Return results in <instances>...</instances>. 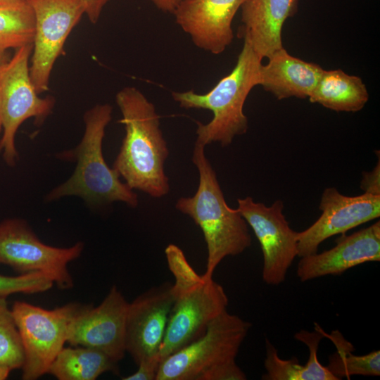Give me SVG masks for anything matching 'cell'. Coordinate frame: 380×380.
<instances>
[{
	"instance_id": "1",
	"label": "cell",
	"mask_w": 380,
	"mask_h": 380,
	"mask_svg": "<svg viewBox=\"0 0 380 380\" xmlns=\"http://www.w3.org/2000/svg\"><path fill=\"white\" fill-rule=\"evenodd\" d=\"M115 101L125 134L113 168L132 189L154 198L166 195L170 185L164 163L169 150L154 105L134 87L119 91Z\"/></svg>"
},
{
	"instance_id": "2",
	"label": "cell",
	"mask_w": 380,
	"mask_h": 380,
	"mask_svg": "<svg viewBox=\"0 0 380 380\" xmlns=\"http://www.w3.org/2000/svg\"><path fill=\"white\" fill-rule=\"evenodd\" d=\"M243 37V47L234 68L208 92H172L173 100L181 108L205 109L213 114L207 124L197 122L195 144L205 146L220 142L222 146H227L236 136L248 130L243 106L252 89L259 85L262 58L255 51L248 37L245 34Z\"/></svg>"
},
{
	"instance_id": "3",
	"label": "cell",
	"mask_w": 380,
	"mask_h": 380,
	"mask_svg": "<svg viewBox=\"0 0 380 380\" xmlns=\"http://www.w3.org/2000/svg\"><path fill=\"white\" fill-rule=\"evenodd\" d=\"M165 253L175 282L173 303L158 353L160 363L201 336L228 305L223 287L213 277L198 274L178 246L170 244Z\"/></svg>"
},
{
	"instance_id": "4",
	"label": "cell",
	"mask_w": 380,
	"mask_h": 380,
	"mask_svg": "<svg viewBox=\"0 0 380 380\" xmlns=\"http://www.w3.org/2000/svg\"><path fill=\"white\" fill-rule=\"evenodd\" d=\"M205 146L195 144L192 161L199 173V184L191 197H182L176 208L189 215L201 228L207 246L206 270L213 277L227 256L242 253L251 245L248 224L239 210L228 206L215 170L205 156Z\"/></svg>"
},
{
	"instance_id": "5",
	"label": "cell",
	"mask_w": 380,
	"mask_h": 380,
	"mask_svg": "<svg viewBox=\"0 0 380 380\" xmlns=\"http://www.w3.org/2000/svg\"><path fill=\"white\" fill-rule=\"evenodd\" d=\"M112 112V106L106 103L96 105L85 113V129L81 141L74 149L60 155V158L76 161L75 171L68 180L49 193L48 201L76 196L91 205L121 201L137 207V194L120 181L119 174L106 164L103 156L102 142Z\"/></svg>"
},
{
	"instance_id": "6",
	"label": "cell",
	"mask_w": 380,
	"mask_h": 380,
	"mask_svg": "<svg viewBox=\"0 0 380 380\" xmlns=\"http://www.w3.org/2000/svg\"><path fill=\"white\" fill-rule=\"evenodd\" d=\"M251 324L227 310L159 365L156 380H245L236 358Z\"/></svg>"
},
{
	"instance_id": "7",
	"label": "cell",
	"mask_w": 380,
	"mask_h": 380,
	"mask_svg": "<svg viewBox=\"0 0 380 380\" xmlns=\"http://www.w3.org/2000/svg\"><path fill=\"white\" fill-rule=\"evenodd\" d=\"M85 305L70 303L46 310L24 301L13 303L11 309L24 353L23 379L35 380L48 372L67 342L71 321Z\"/></svg>"
},
{
	"instance_id": "8",
	"label": "cell",
	"mask_w": 380,
	"mask_h": 380,
	"mask_svg": "<svg viewBox=\"0 0 380 380\" xmlns=\"http://www.w3.org/2000/svg\"><path fill=\"white\" fill-rule=\"evenodd\" d=\"M33 44L16 49L0 71V103L2 136L0 151L9 166L15 165L18 153L15 135L22 123L30 118L42 122L51 112L52 98L39 96L30 75Z\"/></svg>"
},
{
	"instance_id": "9",
	"label": "cell",
	"mask_w": 380,
	"mask_h": 380,
	"mask_svg": "<svg viewBox=\"0 0 380 380\" xmlns=\"http://www.w3.org/2000/svg\"><path fill=\"white\" fill-rule=\"evenodd\" d=\"M83 248L82 242L68 248L46 245L22 219L10 218L0 222V264L20 274L44 273L62 289L72 286L68 265L80 256Z\"/></svg>"
},
{
	"instance_id": "10",
	"label": "cell",
	"mask_w": 380,
	"mask_h": 380,
	"mask_svg": "<svg viewBox=\"0 0 380 380\" xmlns=\"http://www.w3.org/2000/svg\"><path fill=\"white\" fill-rule=\"evenodd\" d=\"M35 22L30 75L39 94L49 90V80L65 41L84 14L80 0H28Z\"/></svg>"
},
{
	"instance_id": "11",
	"label": "cell",
	"mask_w": 380,
	"mask_h": 380,
	"mask_svg": "<svg viewBox=\"0 0 380 380\" xmlns=\"http://www.w3.org/2000/svg\"><path fill=\"white\" fill-rule=\"evenodd\" d=\"M237 210L252 228L263 257L262 277L269 285H279L298 256L297 232L284 213V203L275 201L270 206L255 202L251 196L239 198Z\"/></svg>"
},
{
	"instance_id": "12",
	"label": "cell",
	"mask_w": 380,
	"mask_h": 380,
	"mask_svg": "<svg viewBox=\"0 0 380 380\" xmlns=\"http://www.w3.org/2000/svg\"><path fill=\"white\" fill-rule=\"evenodd\" d=\"M129 303L113 286L99 305L85 307L72 319L67 342L100 350L116 362L125 356V324Z\"/></svg>"
},
{
	"instance_id": "13",
	"label": "cell",
	"mask_w": 380,
	"mask_h": 380,
	"mask_svg": "<svg viewBox=\"0 0 380 380\" xmlns=\"http://www.w3.org/2000/svg\"><path fill=\"white\" fill-rule=\"evenodd\" d=\"M322 214L308 229L297 232L298 256L317 253L319 246L328 238L380 216V196L363 193L349 196L336 188L324 190L319 205Z\"/></svg>"
},
{
	"instance_id": "14",
	"label": "cell",
	"mask_w": 380,
	"mask_h": 380,
	"mask_svg": "<svg viewBox=\"0 0 380 380\" xmlns=\"http://www.w3.org/2000/svg\"><path fill=\"white\" fill-rule=\"evenodd\" d=\"M173 303L172 284H164L129 303L125 324V349L137 365L158 358Z\"/></svg>"
},
{
	"instance_id": "15",
	"label": "cell",
	"mask_w": 380,
	"mask_h": 380,
	"mask_svg": "<svg viewBox=\"0 0 380 380\" xmlns=\"http://www.w3.org/2000/svg\"><path fill=\"white\" fill-rule=\"evenodd\" d=\"M244 1L184 0L172 13L198 48L217 55L232 42V21Z\"/></svg>"
},
{
	"instance_id": "16",
	"label": "cell",
	"mask_w": 380,
	"mask_h": 380,
	"mask_svg": "<svg viewBox=\"0 0 380 380\" xmlns=\"http://www.w3.org/2000/svg\"><path fill=\"white\" fill-rule=\"evenodd\" d=\"M380 260V222L341 236L336 245L321 253L301 257L296 270L301 281L327 275H340L367 262Z\"/></svg>"
},
{
	"instance_id": "17",
	"label": "cell",
	"mask_w": 380,
	"mask_h": 380,
	"mask_svg": "<svg viewBox=\"0 0 380 380\" xmlns=\"http://www.w3.org/2000/svg\"><path fill=\"white\" fill-rule=\"evenodd\" d=\"M298 0H245L241 9L243 34L255 51L268 58L284 48L281 32L285 21L298 11Z\"/></svg>"
},
{
	"instance_id": "18",
	"label": "cell",
	"mask_w": 380,
	"mask_h": 380,
	"mask_svg": "<svg viewBox=\"0 0 380 380\" xmlns=\"http://www.w3.org/2000/svg\"><path fill=\"white\" fill-rule=\"evenodd\" d=\"M323 71L318 64L293 56L282 48L262 64L259 85L279 100L308 99Z\"/></svg>"
},
{
	"instance_id": "19",
	"label": "cell",
	"mask_w": 380,
	"mask_h": 380,
	"mask_svg": "<svg viewBox=\"0 0 380 380\" xmlns=\"http://www.w3.org/2000/svg\"><path fill=\"white\" fill-rule=\"evenodd\" d=\"M315 331L301 330L294 335V338L305 344L310 355L305 365H300L296 357L283 360L279 357L277 349L265 339L266 357L264 362L266 374L264 380H338L323 366L317 357V350L321 340L324 338V330L315 324Z\"/></svg>"
},
{
	"instance_id": "20",
	"label": "cell",
	"mask_w": 380,
	"mask_h": 380,
	"mask_svg": "<svg viewBox=\"0 0 380 380\" xmlns=\"http://www.w3.org/2000/svg\"><path fill=\"white\" fill-rule=\"evenodd\" d=\"M308 99L336 112L354 113L365 107L369 93L360 77L340 69L324 70Z\"/></svg>"
},
{
	"instance_id": "21",
	"label": "cell",
	"mask_w": 380,
	"mask_h": 380,
	"mask_svg": "<svg viewBox=\"0 0 380 380\" xmlns=\"http://www.w3.org/2000/svg\"><path fill=\"white\" fill-rule=\"evenodd\" d=\"M118 363L94 348L63 347L47 373L58 380H94L107 372L118 374Z\"/></svg>"
},
{
	"instance_id": "22",
	"label": "cell",
	"mask_w": 380,
	"mask_h": 380,
	"mask_svg": "<svg viewBox=\"0 0 380 380\" xmlns=\"http://www.w3.org/2000/svg\"><path fill=\"white\" fill-rule=\"evenodd\" d=\"M324 338H329L336 348V351L329 357L327 368L338 380L353 375L376 376L380 375V351L356 355L355 348L338 330L330 334L323 331Z\"/></svg>"
},
{
	"instance_id": "23",
	"label": "cell",
	"mask_w": 380,
	"mask_h": 380,
	"mask_svg": "<svg viewBox=\"0 0 380 380\" xmlns=\"http://www.w3.org/2000/svg\"><path fill=\"white\" fill-rule=\"evenodd\" d=\"M34 15L28 1L0 6V56L33 44Z\"/></svg>"
},
{
	"instance_id": "24",
	"label": "cell",
	"mask_w": 380,
	"mask_h": 380,
	"mask_svg": "<svg viewBox=\"0 0 380 380\" xmlns=\"http://www.w3.org/2000/svg\"><path fill=\"white\" fill-rule=\"evenodd\" d=\"M23 362V348L11 309L6 298L0 296V364L16 369Z\"/></svg>"
},
{
	"instance_id": "25",
	"label": "cell",
	"mask_w": 380,
	"mask_h": 380,
	"mask_svg": "<svg viewBox=\"0 0 380 380\" xmlns=\"http://www.w3.org/2000/svg\"><path fill=\"white\" fill-rule=\"evenodd\" d=\"M53 280L42 272L6 276L0 274V296L6 297L14 293H37L49 290Z\"/></svg>"
},
{
	"instance_id": "26",
	"label": "cell",
	"mask_w": 380,
	"mask_h": 380,
	"mask_svg": "<svg viewBox=\"0 0 380 380\" xmlns=\"http://www.w3.org/2000/svg\"><path fill=\"white\" fill-rule=\"evenodd\" d=\"M160 361L158 357L144 360L137 364V370L123 380H156Z\"/></svg>"
},
{
	"instance_id": "27",
	"label": "cell",
	"mask_w": 380,
	"mask_h": 380,
	"mask_svg": "<svg viewBox=\"0 0 380 380\" xmlns=\"http://www.w3.org/2000/svg\"><path fill=\"white\" fill-rule=\"evenodd\" d=\"M378 156L376 165L372 171L363 172L360 182V187L364 193L376 196H380L379 155Z\"/></svg>"
},
{
	"instance_id": "28",
	"label": "cell",
	"mask_w": 380,
	"mask_h": 380,
	"mask_svg": "<svg viewBox=\"0 0 380 380\" xmlns=\"http://www.w3.org/2000/svg\"><path fill=\"white\" fill-rule=\"evenodd\" d=\"M84 13L92 23H96L100 17L101 13L106 4L110 0H80Z\"/></svg>"
},
{
	"instance_id": "29",
	"label": "cell",
	"mask_w": 380,
	"mask_h": 380,
	"mask_svg": "<svg viewBox=\"0 0 380 380\" xmlns=\"http://www.w3.org/2000/svg\"><path fill=\"white\" fill-rule=\"evenodd\" d=\"M156 7L164 11L172 13L179 4L184 0H148Z\"/></svg>"
},
{
	"instance_id": "30",
	"label": "cell",
	"mask_w": 380,
	"mask_h": 380,
	"mask_svg": "<svg viewBox=\"0 0 380 380\" xmlns=\"http://www.w3.org/2000/svg\"><path fill=\"white\" fill-rule=\"evenodd\" d=\"M12 370L13 369L11 367L0 364V380L6 379Z\"/></svg>"
},
{
	"instance_id": "31",
	"label": "cell",
	"mask_w": 380,
	"mask_h": 380,
	"mask_svg": "<svg viewBox=\"0 0 380 380\" xmlns=\"http://www.w3.org/2000/svg\"><path fill=\"white\" fill-rule=\"evenodd\" d=\"M28 0H0V6L8 5L22 1H27Z\"/></svg>"
},
{
	"instance_id": "32",
	"label": "cell",
	"mask_w": 380,
	"mask_h": 380,
	"mask_svg": "<svg viewBox=\"0 0 380 380\" xmlns=\"http://www.w3.org/2000/svg\"><path fill=\"white\" fill-rule=\"evenodd\" d=\"M8 61L6 56H0V71Z\"/></svg>"
},
{
	"instance_id": "33",
	"label": "cell",
	"mask_w": 380,
	"mask_h": 380,
	"mask_svg": "<svg viewBox=\"0 0 380 380\" xmlns=\"http://www.w3.org/2000/svg\"><path fill=\"white\" fill-rule=\"evenodd\" d=\"M2 132V120H1V103H0V134Z\"/></svg>"
}]
</instances>
